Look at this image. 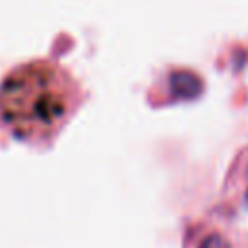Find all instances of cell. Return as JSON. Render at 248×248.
I'll use <instances>...</instances> for the list:
<instances>
[{
    "label": "cell",
    "mask_w": 248,
    "mask_h": 248,
    "mask_svg": "<svg viewBox=\"0 0 248 248\" xmlns=\"http://www.w3.org/2000/svg\"><path fill=\"white\" fill-rule=\"evenodd\" d=\"M2 108L6 118L23 130H45L66 114L68 93L58 72L46 66H29L6 79Z\"/></svg>",
    "instance_id": "cell-1"
},
{
    "label": "cell",
    "mask_w": 248,
    "mask_h": 248,
    "mask_svg": "<svg viewBox=\"0 0 248 248\" xmlns=\"http://www.w3.org/2000/svg\"><path fill=\"white\" fill-rule=\"evenodd\" d=\"M169 89L172 93V97L178 99H196L200 97L203 85L202 79L190 72V70H176L169 76Z\"/></svg>",
    "instance_id": "cell-2"
},
{
    "label": "cell",
    "mask_w": 248,
    "mask_h": 248,
    "mask_svg": "<svg viewBox=\"0 0 248 248\" xmlns=\"http://www.w3.org/2000/svg\"><path fill=\"white\" fill-rule=\"evenodd\" d=\"M200 248H231V246H229V242L223 236H219V234H207L202 240Z\"/></svg>",
    "instance_id": "cell-3"
}]
</instances>
